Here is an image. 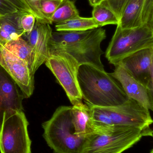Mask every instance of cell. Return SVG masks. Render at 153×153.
<instances>
[{
    "label": "cell",
    "instance_id": "cell-1",
    "mask_svg": "<svg viewBox=\"0 0 153 153\" xmlns=\"http://www.w3.org/2000/svg\"><path fill=\"white\" fill-rule=\"evenodd\" d=\"M77 78L82 99L88 106H117L129 99L121 85L110 74L93 65H80Z\"/></svg>",
    "mask_w": 153,
    "mask_h": 153
},
{
    "label": "cell",
    "instance_id": "cell-2",
    "mask_svg": "<svg viewBox=\"0 0 153 153\" xmlns=\"http://www.w3.org/2000/svg\"><path fill=\"white\" fill-rule=\"evenodd\" d=\"M71 106L56 109L50 119L42 124L44 137L56 153H80L86 138L75 135L72 121Z\"/></svg>",
    "mask_w": 153,
    "mask_h": 153
},
{
    "label": "cell",
    "instance_id": "cell-3",
    "mask_svg": "<svg viewBox=\"0 0 153 153\" xmlns=\"http://www.w3.org/2000/svg\"><path fill=\"white\" fill-rule=\"evenodd\" d=\"M147 136L153 137L151 128L116 126L88 137L80 153H122Z\"/></svg>",
    "mask_w": 153,
    "mask_h": 153
},
{
    "label": "cell",
    "instance_id": "cell-4",
    "mask_svg": "<svg viewBox=\"0 0 153 153\" xmlns=\"http://www.w3.org/2000/svg\"><path fill=\"white\" fill-rule=\"evenodd\" d=\"M149 48H153V34L147 24L131 29L117 25L105 56L110 63L116 65L128 56Z\"/></svg>",
    "mask_w": 153,
    "mask_h": 153
},
{
    "label": "cell",
    "instance_id": "cell-5",
    "mask_svg": "<svg viewBox=\"0 0 153 153\" xmlns=\"http://www.w3.org/2000/svg\"><path fill=\"white\" fill-rule=\"evenodd\" d=\"M64 89L73 105L82 102L77 74L80 65L71 55L63 51L50 52L45 63Z\"/></svg>",
    "mask_w": 153,
    "mask_h": 153
},
{
    "label": "cell",
    "instance_id": "cell-6",
    "mask_svg": "<svg viewBox=\"0 0 153 153\" xmlns=\"http://www.w3.org/2000/svg\"><path fill=\"white\" fill-rule=\"evenodd\" d=\"M28 125L23 111L4 117L0 128L1 153H31Z\"/></svg>",
    "mask_w": 153,
    "mask_h": 153
},
{
    "label": "cell",
    "instance_id": "cell-7",
    "mask_svg": "<svg viewBox=\"0 0 153 153\" xmlns=\"http://www.w3.org/2000/svg\"><path fill=\"white\" fill-rule=\"evenodd\" d=\"M106 38V30L101 27L94 29L83 40L66 46L49 49L51 51H63L71 55L79 65L90 64L104 71L101 61L103 52L101 48L102 42Z\"/></svg>",
    "mask_w": 153,
    "mask_h": 153
},
{
    "label": "cell",
    "instance_id": "cell-8",
    "mask_svg": "<svg viewBox=\"0 0 153 153\" xmlns=\"http://www.w3.org/2000/svg\"><path fill=\"white\" fill-rule=\"evenodd\" d=\"M97 108L109 118L114 126L146 129L153 123L149 110L132 99L117 106Z\"/></svg>",
    "mask_w": 153,
    "mask_h": 153
},
{
    "label": "cell",
    "instance_id": "cell-9",
    "mask_svg": "<svg viewBox=\"0 0 153 153\" xmlns=\"http://www.w3.org/2000/svg\"><path fill=\"white\" fill-rule=\"evenodd\" d=\"M19 88L9 72L0 65V128L4 117L23 111L24 97Z\"/></svg>",
    "mask_w": 153,
    "mask_h": 153
},
{
    "label": "cell",
    "instance_id": "cell-10",
    "mask_svg": "<svg viewBox=\"0 0 153 153\" xmlns=\"http://www.w3.org/2000/svg\"><path fill=\"white\" fill-rule=\"evenodd\" d=\"M153 48H145L123 59L119 64L147 90L153 91L151 67Z\"/></svg>",
    "mask_w": 153,
    "mask_h": 153
},
{
    "label": "cell",
    "instance_id": "cell-11",
    "mask_svg": "<svg viewBox=\"0 0 153 153\" xmlns=\"http://www.w3.org/2000/svg\"><path fill=\"white\" fill-rule=\"evenodd\" d=\"M52 32L50 24L36 20L32 31L28 35H24L34 54V62L31 71L33 75L39 68L45 63L50 55L49 42Z\"/></svg>",
    "mask_w": 153,
    "mask_h": 153
},
{
    "label": "cell",
    "instance_id": "cell-12",
    "mask_svg": "<svg viewBox=\"0 0 153 153\" xmlns=\"http://www.w3.org/2000/svg\"><path fill=\"white\" fill-rule=\"evenodd\" d=\"M1 45V44H0ZM7 71L21 91L24 98H29L34 90V75L27 64L9 52L1 45Z\"/></svg>",
    "mask_w": 153,
    "mask_h": 153
},
{
    "label": "cell",
    "instance_id": "cell-13",
    "mask_svg": "<svg viewBox=\"0 0 153 153\" xmlns=\"http://www.w3.org/2000/svg\"><path fill=\"white\" fill-rule=\"evenodd\" d=\"M115 66L114 72L110 74L120 83L128 99L134 100L145 108L151 110L152 105L147 88L120 65Z\"/></svg>",
    "mask_w": 153,
    "mask_h": 153
},
{
    "label": "cell",
    "instance_id": "cell-14",
    "mask_svg": "<svg viewBox=\"0 0 153 153\" xmlns=\"http://www.w3.org/2000/svg\"><path fill=\"white\" fill-rule=\"evenodd\" d=\"M25 12L17 10L0 16V44L4 45L12 40L18 39L24 35L21 23Z\"/></svg>",
    "mask_w": 153,
    "mask_h": 153
},
{
    "label": "cell",
    "instance_id": "cell-15",
    "mask_svg": "<svg viewBox=\"0 0 153 153\" xmlns=\"http://www.w3.org/2000/svg\"><path fill=\"white\" fill-rule=\"evenodd\" d=\"M72 116L75 135L86 138L94 133L90 117V109L87 104L82 102L73 105Z\"/></svg>",
    "mask_w": 153,
    "mask_h": 153
},
{
    "label": "cell",
    "instance_id": "cell-16",
    "mask_svg": "<svg viewBox=\"0 0 153 153\" xmlns=\"http://www.w3.org/2000/svg\"><path fill=\"white\" fill-rule=\"evenodd\" d=\"M145 0H128L117 25L123 29L135 28L143 24L142 13Z\"/></svg>",
    "mask_w": 153,
    "mask_h": 153
},
{
    "label": "cell",
    "instance_id": "cell-17",
    "mask_svg": "<svg viewBox=\"0 0 153 153\" xmlns=\"http://www.w3.org/2000/svg\"><path fill=\"white\" fill-rule=\"evenodd\" d=\"M93 30L82 31H53L49 40V49L70 45L83 40L91 34Z\"/></svg>",
    "mask_w": 153,
    "mask_h": 153
},
{
    "label": "cell",
    "instance_id": "cell-18",
    "mask_svg": "<svg viewBox=\"0 0 153 153\" xmlns=\"http://www.w3.org/2000/svg\"><path fill=\"white\" fill-rule=\"evenodd\" d=\"M2 46L13 54L26 62L31 71L34 62V54L32 48L26 40L20 37Z\"/></svg>",
    "mask_w": 153,
    "mask_h": 153
},
{
    "label": "cell",
    "instance_id": "cell-19",
    "mask_svg": "<svg viewBox=\"0 0 153 153\" xmlns=\"http://www.w3.org/2000/svg\"><path fill=\"white\" fill-rule=\"evenodd\" d=\"M100 28L92 18L79 16L64 22L56 24V31H87Z\"/></svg>",
    "mask_w": 153,
    "mask_h": 153
},
{
    "label": "cell",
    "instance_id": "cell-20",
    "mask_svg": "<svg viewBox=\"0 0 153 153\" xmlns=\"http://www.w3.org/2000/svg\"><path fill=\"white\" fill-rule=\"evenodd\" d=\"M92 14V18L100 27L111 24L117 25L119 22L116 14L102 2L94 6Z\"/></svg>",
    "mask_w": 153,
    "mask_h": 153
},
{
    "label": "cell",
    "instance_id": "cell-21",
    "mask_svg": "<svg viewBox=\"0 0 153 153\" xmlns=\"http://www.w3.org/2000/svg\"><path fill=\"white\" fill-rule=\"evenodd\" d=\"M80 16L75 2L71 0H63L54 13L52 19L53 23H61Z\"/></svg>",
    "mask_w": 153,
    "mask_h": 153
},
{
    "label": "cell",
    "instance_id": "cell-22",
    "mask_svg": "<svg viewBox=\"0 0 153 153\" xmlns=\"http://www.w3.org/2000/svg\"><path fill=\"white\" fill-rule=\"evenodd\" d=\"M63 0H40L41 10L45 18L52 24L51 19Z\"/></svg>",
    "mask_w": 153,
    "mask_h": 153
},
{
    "label": "cell",
    "instance_id": "cell-23",
    "mask_svg": "<svg viewBox=\"0 0 153 153\" xmlns=\"http://www.w3.org/2000/svg\"><path fill=\"white\" fill-rule=\"evenodd\" d=\"M31 13L35 16L36 20L41 23L50 24V22L45 18L41 10L40 0H25Z\"/></svg>",
    "mask_w": 153,
    "mask_h": 153
},
{
    "label": "cell",
    "instance_id": "cell-24",
    "mask_svg": "<svg viewBox=\"0 0 153 153\" xmlns=\"http://www.w3.org/2000/svg\"><path fill=\"white\" fill-rule=\"evenodd\" d=\"M128 0H104L102 3L108 7L120 20L124 7Z\"/></svg>",
    "mask_w": 153,
    "mask_h": 153
},
{
    "label": "cell",
    "instance_id": "cell-25",
    "mask_svg": "<svg viewBox=\"0 0 153 153\" xmlns=\"http://www.w3.org/2000/svg\"><path fill=\"white\" fill-rule=\"evenodd\" d=\"M36 22V18L32 13H27L22 16L21 23L25 33L24 35H28L32 31Z\"/></svg>",
    "mask_w": 153,
    "mask_h": 153
},
{
    "label": "cell",
    "instance_id": "cell-26",
    "mask_svg": "<svg viewBox=\"0 0 153 153\" xmlns=\"http://www.w3.org/2000/svg\"><path fill=\"white\" fill-rule=\"evenodd\" d=\"M153 7V0H145L142 13L143 24H146L149 21Z\"/></svg>",
    "mask_w": 153,
    "mask_h": 153
},
{
    "label": "cell",
    "instance_id": "cell-27",
    "mask_svg": "<svg viewBox=\"0 0 153 153\" xmlns=\"http://www.w3.org/2000/svg\"><path fill=\"white\" fill-rule=\"evenodd\" d=\"M18 10L6 0H0V16H4Z\"/></svg>",
    "mask_w": 153,
    "mask_h": 153
},
{
    "label": "cell",
    "instance_id": "cell-28",
    "mask_svg": "<svg viewBox=\"0 0 153 153\" xmlns=\"http://www.w3.org/2000/svg\"><path fill=\"white\" fill-rule=\"evenodd\" d=\"M6 1L11 4L18 10L32 13L29 7L28 6L25 0H6Z\"/></svg>",
    "mask_w": 153,
    "mask_h": 153
},
{
    "label": "cell",
    "instance_id": "cell-29",
    "mask_svg": "<svg viewBox=\"0 0 153 153\" xmlns=\"http://www.w3.org/2000/svg\"><path fill=\"white\" fill-rule=\"evenodd\" d=\"M147 26L150 28V29L152 30L153 34V7L152 10V13H151V16H150V19L149 21L147 22Z\"/></svg>",
    "mask_w": 153,
    "mask_h": 153
},
{
    "label": "cell",
    "instance_id": "cell-30",
    "mask_svg": "<svg viewBox=\"0 0 153 153\" xmlns=\"http://www.w3.org/2000/svg\"><path fill=\"white\" fill-rule=\"evenodd\" d=\"M0 65H2L4 68L7 70V67L5 65V62L4 59L3 55L2 52L1 48V45H0Z\"/></svg>",
    "mask_w": 153,
    "mask_h": 153
},
{
    "label": "cell",
    "instance_id": "cell-31",
    "mask_svg": "<svg viewBox=\"0 0 153 153\" xmlns=\"http://www.w3.org/2000/svg\"><path fill=\"white\" fill-rule=\"evenodd\" d=\"M88 1H89V3H90V4L92 6L94 7L95 5L101 3L104 0H88Z\"/></svg>",
    "mask_w": 153,
    "mask_h": 153
},
{
    "label": "cell",
    "instance_id": "cell-32",
    "mask_svg": "<svg viewBox=\"0 0 153 153\" xmlns=\"http://www.w3.org/2000/svg\"><path fill=\"white\" fill-rule=\"evenodd\" d=\"M148 92L149 98H150V102H151V105H152L151 110L153 111V91L148 90Z\"/></svg>",
    "mask_w": 153,
    "mask_h": 153
},
{
    "label": "cell",
    "instance_id": "cell-33",
    "mask_svg": "<svg viewBox=\"0 0 153 153\" xmlns=\"http://www.w3.org/2000/svg\"><path fill=\"white\" fill-rule=\"evenodd\" d=\"M151 77H152V82L153 85V54L152 56V64H151Z\"/></svg>",
    "mask_w": 153,
    "mask_h": 153
},
{
    "label": "cell",
    "instance_id": "cell-34",
    "mask_svg": "<svg viewBox=\"0 0 153 153\" xmlns=\"http://www.w3.org/2000/svg\"><path fill=\"white\" fill-rule=\"evenodd\" d=\"M150 153H153V149L152 150V151H151V152H150Z\"/></svg>",
    "mask_w": 153,
    "mask_h": 153
}]
</instances>
